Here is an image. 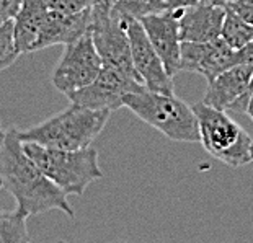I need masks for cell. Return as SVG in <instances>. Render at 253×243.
I'll use <instances>...</instances> for the list:
<instances>
[{"label": "cell", "mask_w": 253, "mask_h": 243, "mask_svg": "<svg viewBox=\"0 0 253 243\" xmlns=\"http://www.w3.org/2000/svg\"><path fill=\"white\" fill-rule=\"evenodd\" d=\"M0 180L3 190L15 198L17 209L26 217L47 210H62L69 217H74L67 194L23 152L18 129L15 127L5 132L3 144L0 145Z\"/></svg>", "instance_id": "1"}, {"label": "cell", "mask_w": 253, "mask_h": 243, "mask_svg": "<svg viewBox=\"0 0 253 243\" xmlns=\"http://www.w3.org/2000/svg\"><path fill=\"white\" fill-rule=\"evenodd\" d=\"M110 115L111 111L108 110H91L71 105L49 120L26 131H18V137L21 142H36L59 150L85 149L100 136Z\"/></svg>", "instance_id": "2"}, {"label": "cell", "mask_w": 253, "mask_h": 243, "mask_svg": "<svg viewBox=\"0 0 253 243\" xmlns=\"http://www.w3.org/2000/svg\"><path fill=\"white\" fill-rule=\"evenodd\" d=\"M23 152L38 165L42 173L69 196H84L93 181L103 178L98 152L91 145L77 150H59L36 142H21Z\"/></svg>", "instance_id": "3"}, {"label": "cell", "mask_w": 253, "mask_h": 243, "mask_svg": "<svg viewBox=\"0 0 253 243\" xmlns=\"http://www.w3.org/2000/svg\"><path fill=\"white\" fill-rule=\"evenodd\" d=\"M123 106L173 142H199L195 111L175 93L142 88L126 95Z\"/></svg>", "instance_id": "4"}, {"label": "cell", "mask_w": 253, "mask_h": 243, "mask_svg": "<svg viewBox=\"0 0 253 243\" xmlns=\"http://www.w3.org/2000/svg\"><path fill=\"white\" fill-rule=\"evenodd\" d=\"M191 108L198 120L199 142L209 155L232 168L250 163L253 139L227 115V111L216 110L203 101Z\"/></svg>", "instance_id": "5"}, {"label": "cell", "mask_w": 253, "mask_h": 243, "mask_svg": "<svg viewBox=\"0 0 253 243\" xmlns=\"http://www.w3.org/2000/svg\"><path fill=\"white\" fill-rule=\"evenodd\" d=\"M90 35L105 66L121 70L142 83L132 64L125 20L113 15L111 10L103 3H98L91 8Z\"/></svg>", "instance_id": "6"}, {"label": "cell", "mask_w": 253, "mask_h": 243, "mask_svg": "<svg viewBox=\"0 0 253 243\" xmlns=\"http://www.w3.org/2000/svg\"><path fill=\"white\" fill-rule=\"evenodd\" d=\"M103 62L100 54L93 44L90 31H87L64 47L61 61L52 72V85L67 96L93 82Z\"/></svg>", "instance_id": "7"}, {"label": "cell", "mask_w": 253, "mask_h": 243, "mask_svg": "<svg viewBox=\"0 0 253 243\" xmlns=\"http://www.w3.org/2000/svg\"><path fill=\"white\" fill-rule=\"evenodd\" d=\"M142 88L145 87L139 80L103 64L93 82L67 95V98L71 100V105L91 108V110L115 111L118 108H123L126 95Z\"/></svg>", "instance_id": "8"}, {"label": "cell", "mask_w": 253, "mask_h": 243, "mask_svg": "<svg viewBox=\"0 0 253 243\" xmlns=\"http://www.w3.org/2000/svg\"><path fill=\"white\" fill-rule=\"evenodd\" d=\"M123 20H125L134 69L141 77L144 87L159 93H173V77L167 74L164 62L150 44L141 21L131 18Z\"/></svg>", "instance_id": "9"}, {"label": "cell", "mask_w": 253, "mask_h": 243, "mask_svg": "<svg viewBox=\"0 0 253 243\" xmlns=\"http://www.w3.org/2000/svg\"><path fill=\"white\" fill-rule=\"evenodd\" d=\"M232 66H235V51L222 38L206 42L181 41L180 72L199 74L209 82Z\"/></svg>", "instance_id": "10"}, {"label": "cell", "mask_w": 253, "mask_h": 243, "mask_svg": "<svg viewBox=\"0 0 253 243\" xmlns=\"http://www.w3.org/2000/svg\"><path fill=\"white\" fill-rule=\"evenodd\" d=\"M252 72L253 66H247V64H235L225 69L224 72L208 82L203 103L222 111L245 113L247 101H249L247 88H249Z\"/></svg>", "instance_id": "11"}, {"label": "cell", "mask_w": 253, "mask_h": 243, "mask_svg": "<svg viewBox=\"0 0 253 243\" xmlns=\"http://www.w3.org/2000/svg\"><path fill=\"white\" fill-rule=\"evenodd\" d=\"M147 33L150 44L159 54L160 61L170 77L180 72V31H178V10H164V12L147 15L139 20Z\"/></svg>", "instance_id": "12"}, {"label": "cell", "mask_w": 253, "mask_h": 243, "mask_svg": "<svg viewBox=\"0 0 253 243\" xmlns=\"http://www.w3.org/2000/svg\"><path fill=\"white\" fill-rule=\"evenodd\" d=\"M225 8L201 0L188 8L178 10V31L181 41L206 42L220 38Z\"/></svg>", "instance_id": "13"}, {"label": "cell", "mask_w": 253, "mask_h": 243, "mask_svg": "<svg viewBox=\"0 0 253 243\" xmlns=\"http://www.w3.org/2000/svg\"><path fill=\"white\" fill-rule=\"evenodd\" d=\"M90 23L91 10L79 13H64L54 8H47L40 35H38L35 51L56 44L66 46L90 31Z\"/></svg>", "instance_id": "14"}, {"label": "cell", "mask_w": 253, "mask_h": 243, "mask_svg": "<svg viewBox=\"0 0 253 243\" xmlns=\"http://www.w3.org/2000/svg\"><path fill=\"white\" fill-rule=\"evenodd\" d=\"M51 0H21L17 15L13 17L15 42L20 54L35 52L38 35L44 21Z\"/></svg>", "instance_id": "15"}, {"label": "cell", "mask_w": 253, "mask_h": 243, "mask_svg": "<svg viewBox=\"0 0 253 243\" xmlns=\"http://www.w3.org/2000/svg\"><path fill=\"white\" fill-rule=\"evenodd\" d=\"M220 38L232 47L234 51L242 49L245 44L253 41V25L247 23L230 8H225V17L222 21Z\"/></svg>", "instance_id": "16"}, {"label": "cell", "mask_w": 253, "mask_h": 243, "mask_svg": "<svg viewBox=\"0 0 253 243\" xmlns=\"http://www.w3.org/2000/svg\"><path fill=\"white\" fill-rule=\"evenodd\" d=\"M26 215L15 207L13 210L0 209V243H25L30 242L26 230Z\"/></svg>", "instance_id": "17"}, {"label": "cell", "mask_w": 253, "mask_h": 243, "mask_svg": "<svg viewBox=\"0 0 253 243\" xmlns=\"http://www.w3.org/2000/svg\"><path fill=\"white\" fill-rule=\"evenodd\" d=\"M110 10L120 18L142 20L147 15L167 10V3L165 0H116Z\"/></svg>", "instance_id": "18"}, {"label": "cell", "mask_w": 253, "mask_h": 243, "mask_svg": "<svg viewBox=\"0 0 253 243\" xmlns=\"http://www.w3.org/2000/svg\"><path fill=\"white\" fill-rule=\"evenodd\" d=\"M18 56L20 51L15 42L13 20H8L0 25V70L8 69Z\"/></svg>", "instance_id": "19"}, {"label": "cell", "mask_w": 253, "mask_h": 243, "mask_svg": "<svg viewBox=\"0 0 253 243\" xmlns=\"http://www.w3.org/2000/svg\"><path fill=\"white\" fill-rule=\"evenodd\" d=\"M98 3H103V0H51L49 8L64 13H79L85 12V10H91Z\"/></svg>", "instance_id": "20"}, {"label": "cell", "mask_w": 253, "mask_h": 243, "mask_svg": "<svg viewBox=\"0 0 253 243\" xmlns=\"http://www.w3.org/2000/svg\"><path fill=\"white\" fill-rule=\"evenodd\" d=\"M227 8L232 10L247 23L253 25V0H234Z\"/></svg>", "instance_id": "21"}, {"label": "cell", "mask_w": 253, "mask_h": 243, "mask_svg": "<svg viewBox=\"0 0 253 243\" xmlns=\"http://www.w3.org/2000/svg\"><path fill=\"white\" fill-rule=\"evenodd\" d=\"M21 0H0V25L8 20H13L20 8Z\"/></svg>", "instance_id": "22"}, {"label": "cell", "mask_w": 253, "mask_h": 243, "mask_svg": "<svg viewBox=\"0 0 253 243\" xmlns=\"http://www.w3.org/2000/svg\"><path fill=\"white\" fill-rule=\"evenodd\" d=\"M235 64H247L253 66V41L245 44L242 49L235 51Z\"/></svg>", "instance_id": "23"}, {"label": "cell", "mask_w": 253, "mask_h": 243, "mask_svg": "<svg viewBox=\"0 0 253 243\" xmlns=\"http://www.w3.org/2000/svg\"><path fill=\"white\" fill-rule=\"evenodd\" d=\"M201 0H165L167 8L169 10H180V8H188L193 5L199 3Z\"/></svg>", "instance_id": "24"}, {"label": "cell", "mask_w": 253, "mask_h": 243, "mask_svg": "<svg viewBox=\"0 0 253 243\" xmlns=\"http://www.w3.org/2000/svg\"><path fill=\"white\" fill-rule=\"evenodd\" d=\"M245 113L252 118L253 121V93L249 96V101H247V108H245Z\"/></svg>", "instance_id": "25"}, {"label": "cell", "mask_w": 253, "mask_h": 243, "mask_svg": "<svg viewBox=\"0 0 253 243\" xmlns=\"http://www.w3.org/2000/svg\"><path fill=\"white\" fill-rule=\"evenodd\" d=\"M211 3H214V5H219V7H224V8H227L230 3L234 2V0H209Z\"/></svg>", "instance_id": "26"}, {"label": "cell", "mask_w": 253, "mask_h": 243, "mask_svg": "<svg viewBox=\"0 0 253 243\" xmlns=\"http://www.w3.org/2000/svg\"><path fill=\"white\" fill-rule=\"evenodd\" d=\"M253 93V72H252V77H250V83H249V88H247V96H250Z\"/></svg>", "instance_id": "27"}, {"label": "cell", "mask_w": 253, "mask_h": 243, "mask_svg": "<svg viewBox=\"0 0 253 243\" xmlns=\"http://www.w3.org/2000/svg\"><path fill=\"white\" fill-rule=\"evenodd\" d=\"M3 139H5V132H3V129H2V122H0V145L3 144Z\"/></svg>", "instance_id": "28"}, {"label": "cell", "mask_w": 253, "mask_h": 243, "mask_svg": "<svg viewBox=\"0 0 253 243\" xmlns=\"http://www.w3.org/2000/svg\"><path fill=\"white\" fill-rule=\"evenodd\" d=\"M116 0H103V5L105 7H108V8H111L113 7V3H115Z\"/></svg>", "instance_id": "29"}, {"label": "cell", "mask_w": 253, "mask_h": 243, "mask_svg": "<svg viewBox=\"0 0 253 243\" xmlns=\"http://www.w3.org/2000/svg\"><path fill=\"white\" fill-rule=\"evenodd\" d=\"M250 159L253 162V142H252V147H250Z\"/></svg>", "instance_id": "30"}, {"label": "cell", "mask_w": 253, "mask_h": 243, "mask_svg": "<svg viewBox=\"0 0 253 243\" xmlns=\"http://www.w3.org/2000/svg\"><path fill=\"white\" fill-rule=\"evenodd\" d=\"M3 190V185H2V180H0V191Z\"/></svg>", "instance_id": "31"}]
</instances>
